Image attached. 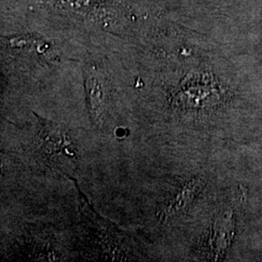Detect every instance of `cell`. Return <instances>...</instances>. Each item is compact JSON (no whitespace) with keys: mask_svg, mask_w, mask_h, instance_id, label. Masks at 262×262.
Segmentation results:
<instances>
[{"mask_svg":"<svg viewBox=\"0 0 262 262\" xmlns=\"http://www.w3.org/2000/svg\"><path fill=\"white\" fill-rule=\"evenodd\" d=\"M41 148L48 155H56L67 149L69 141L66 133H63L56 125H44L41 132Z\"/></svg>","mask_w":262,"mask_h":262,"instance_id":"obj_1","label":"cell"},{"mask_svg":"<svg viewBox=\"0 0 262 262\" xmlns=\"http://www.w3.org/2000/svg\"><path fill=\"white\" fill-rule=\"evenodd\" d=\"M86 93L91 112L94 118H97L103 112L104 108V90L103 84L101 83L98 76L91 74L86 78Z\"/></svg>","mask_w":262,"mask_h":262,"instance_id":"obj_2","label":"cell"}]
</instances>
